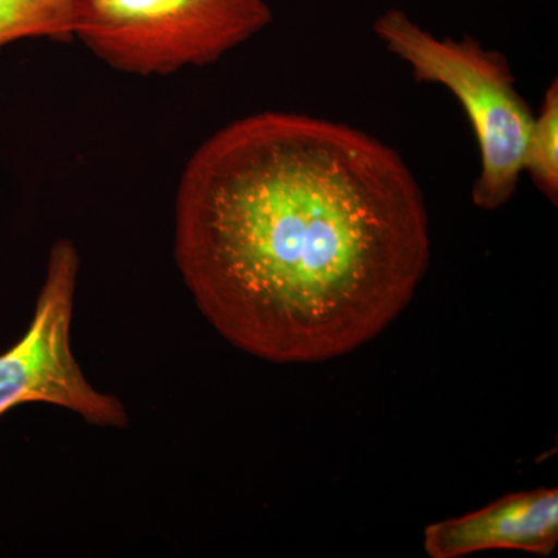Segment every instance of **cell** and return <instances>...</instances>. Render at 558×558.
Returning <instances> with one entry per match:
<instances>
[{
    "label": "cell",
    "instance_id": "cell-1",
    "mask_svg": "<svg viewBox=\"0 0 558 558\" xmlns=\"http://www.w3.org/2000/svg\"><path fill=\"white\" fill-rule=\"evenodd\" d=\"M174 258L234 348L281 365L326 362L409 306L428 270V213L380 140L303 113H253L205 140L180 175Z\"/></svg>",
    "mask_w": 558,
    "mask_h": 558
},
{
    "label": "cell",
    "instance_id": "cell-2",
    "mask_svg": "<svg viewBox=\"0 0 558 558\" xmlns=\"http://www.w3.org/2000/svg\"><path fill=\"white\" fill-rule=\"evenodd\" d=\"M374 32L409 65L414 80L446 87L468 112L481 157L473 204L486 211L508 204L524 171L534 112L517 90L506 58L470 36L436 38L399 9L377 17Z\"/></svg>",
    "mask_w": 558,
    "mask_h": 558
},
{
    "label": "cell",
    "instance_id": "cell-3",
    "mask_svg": "<svg viewBox=\"0 0 558 558\" xmlns=\"http://www.w3.org/2000/svg\"><path fill=\"white\" fill-rule=\"evenodd\" d=\"M271 20L267 0H80L75 38L120 72L168 75L220 60Z\"/></svg>",
    "mask_w": 558,
    "mask_h": 558
},
{
    "label": "cell",
    "instance_id": "cell-4",
    "mask_svg": "<svg viewBox=\"0 0 558 558\" xmlns=\"http://www.w3.org/2000/svg\"><path fill=\"white\" fill-rule=\"evenodd\" d=\"M78 274L75 244L58 241L50 250L31 326L0 354V417L25 403H47L72 411L97 427L124 428L130 424L121 400L92 387L73 355Z\"/></svg>",
    "mask_w": 558,
    "mask_h": 558
},
{
    "label": "cell",
    "instance_id": "cell-5",
    "mask_svg": "<svg viewBox=\"0 0 558 558\" xmlns=\"http://www.w3.org/2000/svg\"><path fill=\"white\" fill-rule=\"evenodd\" d=\"M557 545V488L510 494L476 512L429 524L424 532V549L432 558H459L490 549L548 557Z\"/></svg>",
    "mask_w": 558,
    "mask_h": 558
},
{
    "label": "cell",
    "instance_id": "cell-6",
    "mask_svg": "<svg viewBox=\"0 0 558 558\" xmlns=\"http://www.w3.org/2000/svg\"><path fill=\"white\" fill-rule=\"evenodd\" d=\"M80 0H0V51L22 39L75 38Z\"/></svg>",
    "mask_w": 558,
    "mask_h": 558
},
{
    "label": "cell",
    "instance_id": "cell-7",
    "mask_svg": "<svg viewBox=\"0 0 558 558\" xmlns=\"http://www.w3.org/2000/svg\"><path fill=\"white\" fill-rule=\"evenodd\" d=\"M524 171L539 193L557 205L558 201V81L554 80L534 116L524 149Z\"/></svg>",
    "mask_w": 558,
    "mask_h": 558
}]
</instances>
